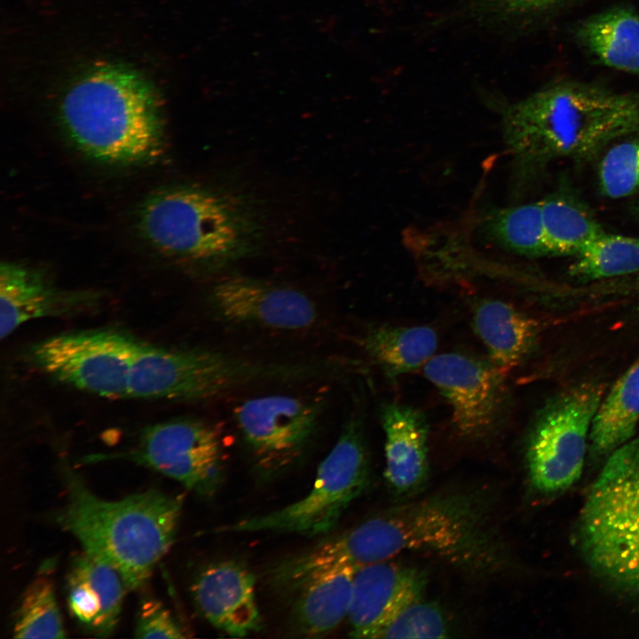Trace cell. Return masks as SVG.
Here are the masks:
<instances>
[{"label": "cell", "instance_id": "cell-1", "mask_svg": "<svg viewBox=\"0 0 639 639\" xmlns=\"http://www.w3.org/2000/svg\"><path fill=\"white\" fill-rule=\"evenodd\" d=\"M502 116L506 145L527 177L551 162L588 160L611 142L639 135V92L560 80L504 106Z\"/></svg>", "mask_w": 639, "mask_h": 639}, {"label": "cell", "instance_id": "cell-2", "mask_svg": "<svg viewBox=\"0 0 639 639\" xmlns=\"http://www.w3.org/2000/svg\"><path fill=\"white\" fill-rule=\"evenodd\" d=\"M358 567L407 552L431 554L472 572L504 562L490 525V505L477 492L440 493L391 507L345 532Z\"/></svg>", "mask_w": 639, "mask_h": 639}, {"label": "cell", "instance_id": "cell-3", "mask_svg": "<svg viewBox=\"0 0 639 639\" xmlns=\"http://www.w3.org/2000/svg\"><path fill=\"white\" fill-rule=\"evenodd\" d=\"M61 121L77 146L108 163H136L163 148V110L154 83L133 66L99 61L67 86Z\"/></svg>", "mask_w": 639, "mask_h": 639}, {"label": "cell", "instance_id": "cell-4", "mask_svg": "<svg viewBox=\"0 0 639 639\" xmlns=\"http://www.w3.org/2000/svg\"><path fill=\"white\" fill-rule=\"evenodd\" d=\"M64 476L67 499L56 517L59 525L83 551L116 570L126 588L142 587L174 541L180 498L152 489L106 501L74 472Z\"/></svg>", "mask_w": 639, "mask_h": 639}, {"label": "cell", "instance_id": "cell-5", "mask_svg": "<svg viewBox=\"0 0 639 639\" xmlns=\"http://www.w3.org/2000/svg\"><path fill=\"white\" fill-rule=\"evenodd\" d=\"M140 227L159 251L217 270L250 254L262 234L256 207L236 192L178 186L142 207Z\"/></svg>", "mask_w": 639, "mask_h": 639}, {"label": "cell", "instance_id": "cell-6", "mask_svg": "<svg viewBox=\"0 0 639 639\" xmlns=\"http://www.w3.org/2000/svg\"><path fill=\"white\" fill-rule=\"evenodd\" d=\"M326 373L321 359L265 360L213 349H169L139 342L128 398L205 400L255 383L321 380Z\"/></svg>", "mask_w": 639, "mask_h": 639}, {"label": "cell", "instance_id": "cell-7", "mask_svg": "<svg viewBox=\"0 0 639 639\" xmlns=\"http://www.w3.org/2000/svg\"><path fill=\"white\" fill-rule=\"evenodd\" d=\"M579 541L599 579L639 598V437L608 456L580 512Z\"/></svg>", "mask_w": 639, "mask_h": 639}, {"label": "cell", "instance_id": "cell-8", "mask_svg": "<svg viewBox=\"0 0 639 639\" xmlns=\"http://www.w3.org/2000/svg\"><path fill=\"white\" fill-rule=\"evenodd\" d=\"M369 456L363 411L355 407L320 464L310 492L298 501L264 514L221 526V532H287L315 536L332 531L348 506L365 490Z\"/></svg>", "mask_w": 639, "mask_h": 639}, {"label": "cell", "instance_id": "cell-9", "mask_svg": "<svg viewBox=\"0 0 639 639\" xmlns=\"http://www.w3.org/2000/svg\"><path fill=\"white\" fill-rule=\"evenodd\" d=\"M602 383L573 385L550 398L537 413L525 446L532 487L553 494L580 477L595 414L604 397Z\"/></svg>", "mask_w": 639, "mask_h": 639}, {"label": "cell", "instance_id": "cell-10", "mask_svg": "<svg viewBox=\"0 0 639 639\" xmlns=\"http://www.w3.org/2000/svg\"><path fill=\"white\" fill-rule=\"evenodd\" d=\"M139 341L114 330L63 334L32 349V359L46 375L92 394L128 398L132 359Z\"/></svg>", "mask_w": 639, "mask_h": 639}, {"label": "cell", "instance_id": "cell-11", "mask_svg": "<svg viewBox=\"0 0 639 639\" xmlns=\"http://www.w3.org/2000/svg\"><path fill=\"white\" fill-rule=\"evenodd\" d=\"M219 430L195 418H178L146 428L136 446L119 457L153 469L203 496L213 495L225 474Z\"/></svg>", "mask_w": 639, "mask_h": 639}, {"label": "cell", "instance_id": "cell-12", "mask_svg": "<svg viewBox=\"0 0 639 639\" xmlns=\"http://www.w3.org/2000/svg\"><path fill=\"white\" fill-rule=\"evenodd\" d=\"M323 406L320 398L265 395L240 404L234 419L256 464L277 473L304 456L317 433Z\"/></svg>", "mask_w": 639, "mask_h": 639}, {"label": "cell", "instance_id": "cell-13", "mask_svg": "<svg viewBox=\"0 0 639 639\" xmlns=\"http://www.w3.org/2000/svg\"><path fill=\"white\" fill-rule=\"evenodd\" d=\"M422 372L448 403L459 437L483 439L501 426L507 407L505 377L488 360L445 352L432 356Z\"/></svg>", "mask_w": 639, "mask_h": 639}, {"label": "cell", "instance_id": "cell-14", "mask_svg": "<svg viewBox=\"0 0 639 639\" xmlns=\"http://www.w3.org/2000/svg\"><path fill=\"white\" fill-rule=\"evenodd\" d=\"M220 322L274 331H303L319 320L315 302L296 288L266 280L227 275L217 280L208 296Z\"/></svg>", "mask_w": 639, "mask_h": 639}, {"label": "cell", "instance_id": "cell-15", "mask_svg": "<svg viewBox=\"0 0 639 639\" xmlns=\"http://www.w3.org/2000/svg\"><path fill=\"white\" fill-rule=\"evenodd\" d=\"M390 560L357 569L347 614L351 636L381 638L392 620L421 598L425 575L416 568Z\"/></svg>", "mask_w": 639, "mask_h": 639}, {"label": "cell", "instance_id": "cell-16", "mask_svg": "<svg viewBox=\"0 0 639 639\" xmlns=\"http://www.w3.org/2000/svg\"><path fill=\"white\" fill-rule=\"evenodd\" d=\"M192 594L201 614L226 635L243 637L261 628L256 580L242 564H210L195 578Z\"/></svg>", "mask_w": 639, "mask_h": 639}, {"label": "cell", "instance_id": "cell-17", "mask_svg": "<svg viewBox=\"0 0 639 639\" xmlns=\"http://www.w3.org/2000/svg\"><path fill=\"white\" fill-rule=\"evenodd\" d=\"M380 419L384 431V477L398 495L416 493L429 476V427L424 414L407 405L383 404Z\"/></svg>", "mask_w": 639, "mask_h": 639}, {"label": "cell", "instance_id": "cell-18", "mask_svg": "<svg viewBox=\"0 0 639 639\" xmlns=\"http://www.w3.org/2000/svg\"><path fill=\"white\" fill-rule=\"evenodd\" d=\"M123 588L125 584L116 570L83 550L72 560L67 576L71 615L86 631L109 636L119 619Z\"/></svg>", "mask_w": 639, "mask_h": 639}, {"label": "cell", "instance_id": "cell-19", "mask_svg": "<svg viewBox=\"0 0 639 639\" xmlns=\"http://www.w3.org/2000/svg\"><path fill=\"white\" fill-rule=\"evenodd\" d=\"M86 297L53 289L36 271L16 263L0 267V335L4 339L24 323L86 307Z\"/></svg>", "mask_w": 639, "mask_h": 639}, {"label": "cell", "instance_id": "cell-20", "mask_svg": "<svg viewBox=\"0 0 639 639\" xmlns=\"http://www.w3.org/2000/svg\"><path fill=\"white\" fill-rule=\"evenodd\" d=\"M472 326L487 351L488 361L504 377L530 354L541 328L536 319L494 299L476 305Z\"/></svg>", "mask_w": 639, "mask_h": 639}, {"label": "cell", "instance_id": "cell-21", "mask_svg": "<svg viewBox=\"0 0 639 639\" xmlns=\"http://www.w3.org/2000/svg\"><path fill=\"white\" fill-rule=\"evenodd\" d=\"M573 30L577 43L597 62L639 75V14L633 7L607 8L579 21Z\"/></svg>", "mask_w": 639, "mask_h": 639}, {"label": "cell", "instance_id": "cell-22", "mask_svg": "<svg viewBox=\"0 0 639 639\" xmlns=\"http://www.w3.org/2000/svg\"><path fill=\"white\" fill-rule=\"evenodd\" d=\"M357 567L337 565L305 580L296 591L293 617L300 634L319 637L347 618Z\"/></svg>", "mask_w": 639, "mask_h": 639}, {"label": "cell", "instance_id": "cell-23", "mask_svg": "<svg viewBox=\"0 0 639 639\" xmlns=\"http://www.w3.org/2000/svg\"><path fill=\"white\" fill-rule=\"evenodd\" d=\"M438 335L429 326L369 327L358 344L389 380L422 367L434 356Z\"/></svg>", "mask_w": 639, "mask_h": 639}, {"label": "cell", "instance_id": "cell-24", "mask_svg": "<svg viewBox=\"0 0 639 639\" xmlns=\"http://www.w3.org/2000/svg\"><path fill=\"white\" fill-rule=\"evenodd\" d=\"M639 422V358L602 398L590 432V453L609 456L632 439Z\"/></svg>", "mask_w": 639, "mask_h": 639}, {"label": "cell", "instance_id": "cell-25", "mask_svg": "<svg viewBox=\"0 0 639 639\" xmlns=\"http://www.w3.org/2000/svg\"><path fill=\"white\" fill-rule=\"evenodd\" d=\"M546 243L551 256H575L605 233L573 194L558 191L540 201Z\"/></svg>", "mask_w": 639, "mask_h": 639}, {"label": "cell", "instance_id": "cell-26", "mask_svg": "<svg viewBox=\"0 0 639 639\" xmlns=\"http://www.w3.org/2000/svg\"><path fill=\"white\" fill-rule=\"evenodd\" d=\"M588 0H466L467 11L482 26L525 31Z\"/></svg>", "mask_w": 639, "mask_h": 639}, {"label": "cell", "instance_id": "cell-27", "mask_svg": "<svg viewBox=\"0 0 639 639\" xmlns=\"http://www.w3.org/2000/svg\"><path fill=\"white\" fill-rule=\"evenodd\" d=\"M486 233L503 248L525 256H550L546 243L540 201L491 212Z\"/></svg>", "mask_w": 639, "mask_h": 639}, {"label": "cell", "instance_id": "cell-28", "mask_svg": "<svg viewBox=\"0 0 639 639\" xmlns=\"http://www.w3.org/2000/svg\"><path fill=\"white\" fill-rule=\"evenodd\" d=\"M639 272V238L604 233L574 256L569 274L594 280Z\"/></svg>", "mask_w": 639, "mask_h": 639}, {"label": "cell", "instance_id": "cell-29", "mask_svg": "<svg viewBox=\"0 0 639 639\" xmlns=\"http://www.w3.org/2000/svg\"><path fill=\"white\" fill-rule=\"evenodd\" d=\"M15 638L65 637L61 616L51 580L36 577L25 589L13 621Z\"/></svg>", "mask_w": 639, "mask_h": 639}, {"label": "cell", "instance_id": "cell-30", "mask_svg": "<svg viewBox=\"0 0 639 639\" xmlns=\"http://www.w3.org/2000/svg\"><path fill=\"white\" fill-rule=\"evenodd\" d=\"M601 193L611 199L634 194L639 190V137L613 145L598 166Z\"/></svg>", "mask_w": 639, "mask_h": 639}, {"label": "cell", "instance_id": "cell-31", "mask_svg": "<svg viewBox=\"0 0 639 639\" xmlns=\"http://www.w3.org/2000/svg\"><path fill=\"white\" fill-rule=\"evenodd\" d=\"M449 625L440 608L420 599L406 606L381 638H446Z\"/></svg>", "mask_w": 639, "mask_h": 639}, {"label": "cell", "instance_id": "cell-32", "mask_svg": "<svg viewBox=\"0 0 639 639\" xmlns=\"http://www.w3.org/2000/svg\"><path fill=\"white\" fill-rule=\"evenodd\" d=\"M183 630L170 611L158 600L146 597L140 603L135 627L137 638H184Z\"/></svg>", "mask_w": 639, "mask_h": 639}, {"label": "cell", "instance_id": "cell-33", "mask_svg": "<svg viewBox=\"0 0 639 639\" xmlns=\"http://www.w3.org/2000/svg\"><path fill=\"white\" fill-rule=\"evenodd\" d=\"M637 211H638V215H639V203H638V209H637Z\"/></svg>", "mask_w": 639, "mask_h": 639}]
</instances>
